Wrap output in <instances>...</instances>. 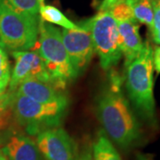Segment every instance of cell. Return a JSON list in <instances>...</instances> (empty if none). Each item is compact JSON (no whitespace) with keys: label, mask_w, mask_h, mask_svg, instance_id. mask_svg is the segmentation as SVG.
I'll list each match as a JSON object with an SVG mask.
<instances>
[{"label":"cell","mask_w":160,"mask_h":160,"mask_svg":"<svg viewBox=\"0 0 160 160\" xmlns=\"http://www.w3.org/2000/svg\"><path fill=\"white\" fill-rule=\"evenodd\" d=\"M97 115L104 131L121 148H130L140 139V125L117 79L98 98Z\"/></svg>","instance_id":"cell-1"},{"label":"cell","mask_w":160,"mask_h":160,"mask_svg":"<svg viewBox=\"0 0 160 160\" xmlns=\"http://www.w3.org/2000/svg\"><path fill=\"white\" fill-rule=\"evenodd\" d=\"M69 107V99L42 103L12 92V116L30 135L61 125Z\"/></svg>","instance_id":"cell-2"},{"label":"cell","mask_w":160,"mask_h":160,"mask_svg":"<svg viewBox=\"0 0 160 160\" xmlns=\"http://www.w3.org/2000/svg\"><path fill=\"white\" fill-rule=\"evenodd\" d=\"M153 72V49L149 42H145L141 53L126 66V80L131 101L149 119L155 116Z\"/></svg>","instance_id":"cell-3"},{"label":"cell","mask_w":160,"mask_h":160,"mask_svg":"<svg viewBox=\"0 0 160 160\" xmlns=\"http://www.w3.org/2000/svg\"><path fill=\"white\" fill-rule=\"evenodd\" d=\"M36 46L38 47L36 51L42 58L55 87L63 91L67 83L76 79L78 76L63 45L61 30L40 19Z\"/></svg>","instance_id":"cell-4"},{"label":"cell","mask_w":160,"mask_h":160,"mask_svg":"<svg viewBox=\"0 0 160 160\" xmlns=\"http://www.w3.org/2000/svg\"><path fill=\"white\" fill-rule=\"evenodd\" d=\"M40 19L16 12L0 0V46L12 51H29L36 46Z\"/></svg>","instance_id":"cell-5"},{"label":"cell","mask_w":160,"mask_h":160,"mask_svg":"<svg viewBox=\"0 0 160 160\" xmlns=\"http://www.w3.org/2000/svg\"><path fill=\"white\" fill-rule=\"evenodd\" d=\"M80 26L90 31L94 52L99 56L102 68L109 70L116 66L122 57V52L118 22L110 12H99Z\"/></svg>","instance_id":"cell-6"},{"label":"cell","mask_w":160,"mask_h":160,"mask_svg":"<svg viewBox=\"0 0 160 160\" xmlns=\"http://www.w3.org/2000/svg\"><path fill=\"white\" fill-rule=\"evenodd\" d=\"M12 55L15 60V63L11 72L9 92L16 91L18 86L23 81L30 78L39 80L55 86L42 58L36 50L13 51Z\"/></svg>","instance_id":"cell-7"},{"label":"cell","mask_w":160,"mask_h":160,"mask_svg":"<svg viewBox=\"0 0 160 160\" xmlns=\"http://www.w3.org/2000/svg\"><path fill=\"white\" fill-rule=\"evenodd\" d=\"M37 146L46 160H77V147L73 139L62 127H52L39 132Z\"/></svg>","instance_id":"cell-8"},{"label":"cell","mask_w":160,"mask_h":160,"mask_svg":"<svg viewBox=\"0 0 160 160\" xmlns=\"http://www.w3.org/2000/svg\"><path fill=\"white\" fill-rule=\"evenodd\" d=\"M81 28L77 30L65 29L61 30L63 45L78 77L85 71L94 52L90 31L82 26Z\"/></svg>","instance_id":"cell-9"},{"label":"cell","mask_w":160,"mask_h":160,"mask_svg":"<svg viewBox=\"0 0 160 160\" xmlns=\"http://www.w3.org/2000/svg\"><path fill=\"white\" fill-rule=\"evenodd\" d=\"M119 34V44L122 55L125 57V65L128 66L142 51L144 43L139 32L136 20L117 22Z\"/></svg>","instance_id":"cell-10"},{"label":"cell","mask_w":160,"mask_h":160,"mask_svg":"<svg viewBox=\"0 0 160 160\" xmlns=\"http://www.w3.org/2000/svg\"><path fill=\"white\" fill-rule=\"evenodd\" d=\"M1 150L8 160H43L37 143L24 134L10 136Z\"/></svg>","instance_id":"cell-11"},{"label":"cell","mask_w":160,"mask_h":160,"mask_svg":"<svg viewBox=\"0 0 160 160\" xmlns=\"http://www.w3.org/2000/svg\"><path fill=\"white\" fill-rule=\"evenodd\" d=\"M16 92L23 96L42 103H49L67 99L62 90L51 84L37 79H27L18 86Z\"/></svg>","instance_id":"cell-12"},{"label":"cell","mask_w":160,"mask_h":160,"mask_svg":"<svg viewBox=\"0 0 160 160\" xmlns=\"http://www.w3.org/2000/svg\"><path fill=\"white\" fill-rule=\"evenodd\" d=\"M40 18L43 22L49 24H55L62 27L65 29H81V26H78L72 22L69 19L66 17L55 6L50 5H40L39 6Z\"/></svg>","instance_id":"cell-13"},{"label":"cell","mask_w":160,"mask_h":160,"mask_svg":"<svg viewBox=\"0 0 160 160\" xmlns=\"http://www.w3.org/2000/svg\"><path fill=\"white\" fill-rule=\"evenodd\" d=\"M131 7L134 19L139 22L145 24L149 30L153 26V0H126Z\"/></svg>","instance_id":"cell-14"},{"label":"cell","mask_w":160,"mask_h":160,"mask_svg":"<svg viewBox=\"0 0 160 160\" xmlns=\"http://www.w3.org/2000/svg\"><path fill=\"white\" fill-rule=\"evenodd\" d=\"M94 160H122L113 144L103 132H99L92 146Z\"/></svg>","instance_id":"cell-15"},{"label":"cell","mask_w":160,"mask_h":160,"mask_svg":"<svg viewBox=\"0 0 160 160\" xmlns=\"http://www.w3.org/2000/svg\"><path fill=\"white\" fill-rule=\"evenodd\" d=\"M16 12L38 17L40 4L38 0H2Z\"/></svg>","instance_id":"cell-16"},{"label":"cell","mask_w":160,"mask_h":160,"mask_svg":"<svg viewBox=\"0 0 160 160\" xmlns=\"http://www.w3.org/2000/svg\"><path fill=\"white\" fill-rule=\"evenodd\" d=\"M12 117V92H0V130L9 126Z\"/></svg>","instance_id":"cell-17"},{"label":"cell","mask_w":160,"mask_h":160,"mask_svg":"<svg viewBox=\"0 0 160 160\" xmlns=\"http://www.w3.org/2000/svg\"><path fill=\"white\" fill-rule=\"evenodd\" d=\"M11 78V65L4 47L0 46V92H6Z\"/></svg>","instance_id":"cell-18"},{"label":"cell","mask_w":160,"mask_h":160,"mask_svg":"<svg viewBox=\"0 0 160 160\" xmlns=\"http://www.w3.org/2000/svg\"><path fill=\"white\" fill-rule=\"evenodd\" d=\"M109 12L112 15V17L116 20V22H126L135 20L133 17L131 7L126 3V0L116 4L113 7L109 9Z\"/></svg>","instance_id":"cell-19"},{"label":"cell","mask_w":160,"mask_h":160,"mask_svg":"<svg viewBox=\"0 0 160 160\" xmlns=\"http://www.w3.org/2000/svg\"><path fill=\"white\" fill-rule=\"evenodd\" d=\"M153 9H154V17H153V26L150 29L151 34L160 32V0H153Z\"/></svg>","instance_id":"cell-20"},{"label":"cell","mask_w":160,"mask_h":160,"mask_svg":"<svg viewBox=\"0 0 160 160\" xmlns=\"http://www.w3.org/2000/svg\"><path fill=\"white\" fill-rule=\"evenodd\" d=\"M153 64L154 69L158 74L160 73V46L157 47L153 51Z\"/></svg>","instance_id":"cell-21"},{"label":"cell","mask_w":160,"mask_h":160,"mask_svg":"<svg viewBox=\"0 0 160 160\" xmlns=\"http://www.w3.org/2000/svg\"><path fill=\"white\" fill-rule=\"evenodd\" d=\"M121 1H124V0H103L100 6V12L109 11L111 7H113L116 4L119 3Z\"/></svg>","instance_id":"cell-22"},{"label":"cell","mask_w":160,"mask_h":160,"mask_svg":"<svg viewBox=\"0 0 160 160\" xmlns=\"http://www.w3.org/2000/svg\"><path fill=\"white\" fill-rule=\"evenodd\" d=\"M77 160H94L93 159V155L91 149L87 147L84 149V151L81 153L79 157H78Z\"/></svg>","instance_id":"cell-23"},{"label":"cell","mask_w":160,"mask_h":160,"mask_svg":"<svg viewBox=\"0 0 160 160\" xmlns=\"http://www.w3.org/2000/svg\"><path fill=\"white\" fill-rule=\"evenodd\" d=\"M151 36H152V39H153L155 43L158 44V45H160V32L151 34Z\"/></svg>","instance_id":"cell-24"},{"label":"cell","mask_w":160,"mask_h":160,"mask_svg":"<svg viewBox=\"0 0 160 160\" xmlns=\"http://www.w3.org/2000/svg\"><path fill=\"white\" fill-rule=\"evenodd\" d=\"M0 160H8V158L5 156V154L2 152V150H0Z\"/></svg>","instance_id":"cell-25"},{"label":"cell","mask_w":160,"mask_h":160,"mask_svg":"<svg viewBox=\"0 0 160 160\" xmlns=\"http://www.w3.org/2000/svg\"><path fill=\"white\" fill-rule=\"evenodd\" d=\"M46 0H38V2H39L40 5H42V4H44V2H45Z\"/></svg>","instance_id":"cell-26"}]
</instances>
